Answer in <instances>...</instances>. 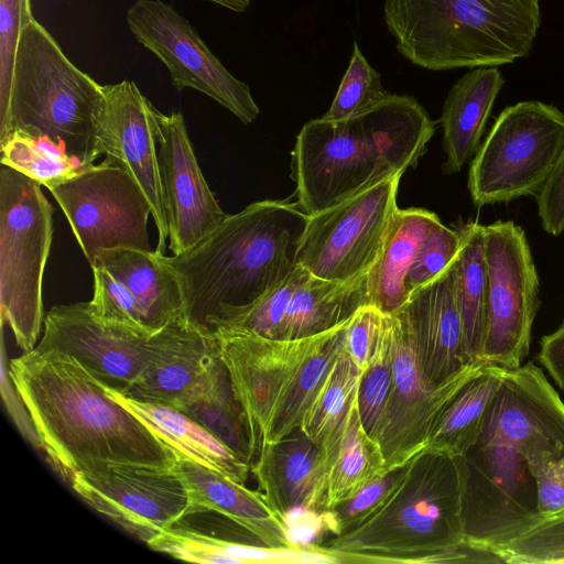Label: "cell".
I'll list each match as a JSON object with an SVG mask.
<instances>
[{"instance_id": "1", "label": "cell", "mask_w": 564, "mask_h": 564, "mask_svg": "<svg viewBox=\"0 0 564 564\" xmlns=\"http://www.w3.org/2000/svg\"><path fill=\"white\" fill-rule=\"evenodd\" d=\"M9 366L37 446L69 484L107 464L175 465L174 452L72 356L34 348Z\"/></svg>"}, {"instance_id": "2", "label": "cell", "mask_w": 564, "mask_h": 564, "mask_svg": "<svg viewBox=\"0 0 564 564\" xmlns=\"http://www.w3.org/2000/svg\"><path fill=\"white\" fill-rule=\"evenodd\" d=\"M307 220L295 203L256 202L188 250L164 256L181 285L185 322L214 335L247 312L299 265Z\"/></svg>"}, {"instance_id": "3", "label": "cell", "mask_w": 564, "mask_h": 564, "mask_svg": "<svg viewBox=\"0 0 564 564\" xmlns=\"http://www.w3.org/2000/svg\"><path fill=\"white\" fill-rule=\"evenodd\" d=\"M436 129L412 96L392 94L361 115L312 119L292 151L296 204L308 216L416 166Z\"/></svg>"}, {"instance_id": "4", "label": "cell", "mask_w": 564, "mask_h": 564, "mask_svg": "<svg viewBox=\"0 0 564 564\" xmlns=\"http://www.w3.org/2000/svg\"><path fill=\"white\" fill-rule=\"evenodd\" d=\"M465 456L424 448L383 502L321 547L343 563H469L463 544Z\"/></svg>"}, {"instance_id": "5", "label": "cell", "mask_w": 564, "mask_h": 564, "mask_svg": "<svg viewBox=\"0 0 564 564\" xmlns=\"http://www.w3.org/2000/svg\"><path fill=\"white\" fill-rule=\"evenodd\" d=\"M541 0H384L395 47L430 70L499 66L525 57L541 25Z\"/></svg>"}, {"instance_id": "6", "label": "cell", "mask_w": 564, "mask_h": 564, "mask_svg": "<svg viewBox=\"0 0 564 564\" xmlns=\"http://www.w3.org/2000/svg\"><path fill=\"white\" fill-rule=\"evenodd\" d=\"M101 87L67 58L53 35L33 18L20 37L0 139L11 131L45 138L69 156L94 164L101 154Z\"/></svg>"}, {"instance_id": "7", "label": "cell", "mask_w": 564, "mask_h": 564, "mask_svg": "<svg viewBox=\"0 0 564 564\" xmlns=\"http://www.w3.org/2000/svg\"><path fill=\"white\" fill-rule=\"evenodd\" d=\"M42 185L0 166V310L23 352L44 323L42 285L53 238V207Z\"/></svg>"}, {"instance_id": "8", "label": "cell", "mask_w": 564, "mask_h": 564, "mask_svg": "<svg viewBox=\"0 0 564 564\" xmlns=\"http://www.w3.org/2000/svg\"><path fill=\"white\" fill-rule=\"evenodd\" d=\"M564 148V113L536 100L506 107L476 151L468 191L477 208L535 196Z\"/></svg>"}, {"instance_id": "9", "label": "cell", "mask_w": 564, "mask_h": 564, "mask_svg": "<svg viewBox=\"0 0 564 564\" xmlns=\"http://www.w3.org/2000/svg\"><path fill=\"white\" fill-rule=\"evenodd\" d=\"M484 249L487 301L480 361L516 369L530 351L539 275L525 232L512 220L484 226Z\"/></svg>"}, {"instance_id": "10", "label": "cell", "mask_w": 564, "mask_h": 564, "mask_svg": "<svg viewBox=\"0 0 564 564\" xmlns=\"http://www.w3.org/2000/svg\"><path fill=\"white\" fill-rule=\"evenodd\" d=\"M401 176L387 177L310 215L297 250V264L312 275L340 282L369 272L398 209Z\"/></svg>"}, {"instance_id": "11", "label": "cell", "mask_w": 564, "mask_h": 564, "mask_svg": "<svg viewBox=\"0 0 564 564\" xmlns=\"http://www.w3.org/2000/svg\"><path fill=\"white\" fill-rule=\"evenodd\" d=\"M48 191L90 265L105 250L152 251L147 229L151 205L134 178L110 158Z\"/></svg>"}, {"instance_id": "12", "label": "cell", "mask_w": 564, "mask_h": 564, "mask_svg": "<svg viewBox=\"0 0 564 564\" xmlns=\"http://www.w3.org/2000/svg\"><path fill=\"white\" fill-rule=\"evenodd\" d=\"M126 21L134 39L164 64L177 91L189 88L203 93L245 124L257 119L260 109L250 87L224 66L171 4L135 0Z\"/></svg>"}, {"instance_id": "13", "label": "cell", "mask_w": 564, "mask_h": 564, "mask_svg": "<svg viewBox=\"0 0 564 564\" xmlns=\"http://www.w3.org/2000/svg\"><path fill=\"white\" fill-rule=\"evenodd\" d=\"M465 542L497 551L544 519L527 462L500 445H474L465 455Z\"/></svg>"}, {"instance_id": "14", "label": "cell", "mask_w": 564, "mask_h": 564, "mask_svg": "<svg viewBox=\"0 0 564 564\" xmlns=\"http://www.w3.org/2000/svg\"><path fill=\"white\" fill-rule=\"evenodd\" d=\"M392 386L377 437L386 471L399 468L426 447L430 433L449 401L484 364L470 365L431 386L420 365L413 332L403 307L389 314Z\"/></svg>"}, {"instance_id": "15", "label": "cell", "mask_w": 564, "mask_h": 564, "mask_svg": "<svg viewBox=\"0 0 564 564\" xmlns=\"http://www.w3.org/2000/svg\"><path fill=\"white\" fill-rule=\"evenodd\" d=\"M70 486L93 509L147 544L188 508L186 487L174 467L107 464L76 474Z\"/></svg>"}, {"instance_id": "16", "label": "cell", "mask_w": 564, "mask_h": 564, "mask_svg": "<svg viewBox=\"0 0 564 564\" xmlns=\"http://www.w3.org/2000/svg\"><path fill=\"white\" fill-rule=\"evenodd\" d=\"M476 444L509 447L529 467L564 456V402L534 362L503 370Z\"/></svg>"}, {"instance_id": "17", "label": "cell", "mask_w": 564, "mask_h": 564, "mask_svg": "<svg viewBox=\"0 0 564 564\" xmlns=\"http://www.w3.org/2000/svg\"><path fill=\"white\" fill-rule=\"evenodd\" d=\"M160 178L167 218L169 248L180 254L214 231L227 217L198 165L181 111L165 115L151 106Z\"/></svg>"}, {"instance_id": "18", "label": "cell", "mask_w": 564, "mask_h": 564, "mask_svg": "<svg viewBox=\"0 0 564 564\" xmlns=\"http://www.w3.org/2000/svg\"><path fill=\"white\" fill-rule=\"evenodd\" d=\"M150 337L106 323L88 302H78L55 305L45 314L35 348L72 356L108 389L124 393L144 368Z\"/></svg>"}, {"instance_id": "19", "label": "cell", "mask_w": 564, "mask_h": 564, "mask_svg": "<svg viewBox=\"0 0 564 564\" xmlns=\"http://www.w3.org/2000/svg\"><path fill=\"white\" fill-rule=\"evenodd\" d=\"M98 113L101 154L121 165L147 196L159 241L155 252L163 254L169 238L167 218L160 178L151 101L131 80L102 85Z\"/></svg>"}, {"instance_id": "20", "label": "cell", "mask_w": 564, "mask_h": 564, "mask_svg": "<svg viewBox=\"0 0 564 564\" xmlns=\"http://www.w3.org/2000/svg\"><path fill=\"white\" fill-rule=\"evenodd\" d=\"M325 333L293 340L238 330L214 335L235 394L259 445L288 380Z\"/></svg>"}, {"instance_id": "21", "label": "cell", "mask_w": 564, "mask_h": 564, "mask_svg": "<svg viewBox=\"0 0 564 564\" xmlns=\"http://www.w3.org/2000/svg\"><path fill=\"white\" fill-rule=\"evenodd\" d=\"M219 359L216 336L177 318L151 335L144 368L121 394L176 406L207 380Z\"/></svg>"}, {"instance_id": "22", "label": "cell", "mask_w": 564, "mask_h": 564, "mask_svg": "<svg viewBox=\"0 0 564 564\" xmlns=\"http://www.w3.org/2000/svg\"><path fill=\"white\" fill-rule=\"evenodd\" d=\"M329 462L330 448L297 429L280 441H262L251 471L261 492L282 516L294 510L322 514Z\"/></svg>"}, {"instance_id": "23", "label": "cell", "mask_w": 564, "mask_h": 564, "mask_svg": "<svg viewBox=\"0 0 564 564\" xmlns=\"http://www.w3.org/2000/svg\"><path fill=\"white\" fill-rule=\"evenodd\" d=\"M455 260L402 306L413 332L422 372L433 387L470 366L465 357L455 297Z\"/></svg>"}, {"instance_id": "24", "label": "cell", "mask_w": 564, "mask_h": 564, "mask_svg": "<svg viewBox=\"0 0 564 564\" xmlns=\"http://www.w3.org/2000/svg\"><path fill=\"white\" fill-rule=\"evenodd\" d=\"M187 494V512L214 511L239 525L262 545L275 549L300 546L292 540L288 518L264 495L217 471L177 458L173 466Z\"/></svg>"}, {"instance_id": "25", "label": "cell", "mask_w": 564, "mask_h": 564, "mask_svg": "<svg viewBox=\"0 0 564 564\" xmlns=\"http://www.w3.org/2000/svg\"><path fill=\"white\" fill-rule=\"evenodd\" d=\"M172 557L209 564L338 563L335 554L321 546L275 549L223 538L183 516L148 544Z\"/></svg>"}, {"instance_id": "26", "label": "cell", "mask_w": 564, "mask_h": 564, "mask_svg": "<svg viewBox=\"0 0 564 564\" xmlns=\"http://www.w3.org/2000/svg\"><path fill=\"white\" fill-rule=\"evenodd\" d=\"M100 265L122 282L134 299L144 329L152 335L183 317L178 279L164 254L130 248L100 252L90 265Z\"/></svg>"}, {"instance_id": "27", "label": "cell", "mask_w": 564, "mask_h": 564, "mask_svg": "<svg viewBox=\"0 0 564 564\" xmlns=\"http://www.w3.org/2000/svg\"><path fill=\"white\" fill-rule=\"evenodd\" d=\"M107 391L143 422L177 458L196 463L237 482L246 484L251 465L195 420L170 405L134 400L108 388Z\"/></svg>"}, {"instance_id": "28", "label": "cell", "mask_w": 564, "mask_h": 564, "mask_svg": "<svg viewBox=\"0 0 564 564\" xmlns=\"http://www.w3.org/2000/svg\"><path fill=\"white\" fill-rule=\"evenodd\" d=\"M505 84L496 66L476 67L449 89L440 122L445 174H455L475 155L494 102Z\"/></svg>"}, {"instance_id": "29", "label": "cell", "mask_w": 564, "mask_h": 564, "mask_svg": "<svg viewBox=\"0 0 564 564\" xmlns=\"http://www.w3.org/2000/svg\"><path fill=\"white\" fill-rule=\"evenodd\" d=\"M441 224L433 212L398 207L378 259L368 272L370 304L386 314L405 305L409 269L422 243Z\"/></svg>"}, {"instance_id": "30", "label": "cell", "mask_w": 564, "mask_h": 564, "mask_svg": "<svg viewBox=\"0 0 564 564\" xmlns=\"http://www.w3.org/2000/svg\"><path fill=\"white\" fill-rule=\"evenodd\" d=\"M366 304H370L368 272L345 282L308 273L292 295L279 339L307 338L330 330Z\"/></svg>"}, {"instance_id": "31", "label": "cell", "mask_w": 564, "mask_h": 564, "mask_svg": "<svg viewBox=\"0 0 564 564\" xmlns=\"http://www.w3.org/2000/svg\"><path fill=\"white\" fill-rule=\"evenodd\" d=\"M173 408L199 423L252 467L260 445L221 358L207 380Z\"/></svg>"}, {"instance_id": "32", "label": "cell", "mask_w": 564, "mask_h": 564, "mask_svg": "<svg viewBox=\"0 0 564 564\" xmlns=\"http://www.w3.org/2000/svg\"><path fill=\"white\" fill-rule=\"evenodd\" d=\"M503 370L485 362L477 368L436 420L426 449L464 456L478 442Z\"/></svg>"}, {"instance_id": "33", "label": "cell", "mask_w": 564, "mask_h": 564, "mask_svg": "<svg viewBox=\"0 0 564 564\" xmlns=\"http://www.w3.org/2000/svg\"><path fill=\"white\" fill-rule=\"evenodd\" d=\"M384 473L382 451L379 443L366 432L356 399L330 448L323 513L352 498Z\"/></svg>"}, {"instance_id": "34", "label": "cell", "mask_w": 564, "mask_h": 564, "mask_svg": "<svg viewBox=\"0 0 564 564\" xmlns=\"http://www.w3.org/2000/svg\"><path fill=\"white\" fill-rule=\"evenodd\" d=\"M462 243L455 260V297L459 311L468 365L481 362L487 301L484 226L467 221L458 228Z\"/></svg>"}, {"instance_id": "35", "label": "cell", "mask_w": 564, "mask_h": 564, "mask_svg": "<svg viewBox=\"0 0 564 564\" xmlns=\"http://www.w3.org/2000/svg\"><path fill=\"white\" fill-rule=\"evenodd\" d=\"M348 321L327 330L296 367L279 397L262 441L276 442L300 429L307 408L344 345Z\"/></svg>"}, {"instance_id": "36", "label": "cell", "mask_w": 564, "mask_h": 564, "mask_svg": "<svg viewBox=\"0 0 564 564\" xmlns=\"http://www.w3.org/2000/svg\"><path fill=\"white\" fill-rule=\"evenodd\" d=\"M362 372L343 345L301 422L300 430L306 436L319 444L338 436L357 399Z\"/></svg>"}, {"instance_id": "37", "label": "cell", "mask_w": 564, "mask_h": 564, "mask_svg": "<svg viewBox=\"0 0 564 564\" xmlns=\"http://www.w3.org/2000/svg\"><path fill=\"white\" fill-rule=\"evenodd\" d=\"M1 164L12 167L47 189L88 166L45 138L11 131L0 139ZM95 164V163H94Z\"/></svg>"}, {"instance_id": "38", "label": "cell", "mask_w": 564, "mask_h": 564, "mask_svg": "<svg viewBox=\"0 0 564 564\" xmlns=\"http://www.w3.org/2000/svg\"><path fill=\"white\" fill-rule=\"evenodd\" d=\"M391 95L383 87L380 74L368 63L355 42L346 73L329 109L322 118L348 119L369 111Z\"/></svg>"}, {"instance_id": "39", "label": "cell", "mask_w": 564, "mask_h": 564, "mask_svg": "<svg viewBox=\"0 0 564 564\" xmlns=\"http://www.w3.org/2000/svg\"><path fill=\"white\" fill-rule=\"evenodd\" d=\"M392 386L391 329L388 322L384 334L364 370L358 392L357 405L366 432L377 441Z\"/></svg>"}, {"instance_id": "40", "label": "cell", "mask_w": 564, "mask_h": 564, "mask_svg": "<svg viewBox=\"0 0 564 564\" xmlns=\"http://www.w3.org/2000/svg\"><path fill=\"white\" fill-rule=\"evenodd\" d=\"M308 273L306 269L297 265L290 275L267 292L247 312L231 323L218 328L215 334L238 330L252 333L270 339H279L281 325L292 295Z\"/></svg>"}, {"instance_id": "41", "label": "cell", "mask_w": 564, "mask_h": 564, "mask_svg": "<svg viewBox=\"0 0 564 564\" xmlns=\"http://www.w3.org/2000/svg\"><path fill=\"white\" fill-rule=\"evenodd\" d=\"M496 552L508 564H564V516L541 521Z\"/></svg>"}, {"instance_id": "42", "label": "cell", "mask_w": 564, "mask_h": 564, "mask_svg": "<svg viewBox=\"0 0 564 564\" xmlns=\"http://www.w3.org/2000/svg\"><path fill=\"white\" fill-rule=\"evenodd\" d=\"M91 269L94 295L88 302L91 313L106 323L150 335L144 329L139 307L127 286L102 267L95 264Z\"/></svg>"}, {"instance_id": "43", "label": "cell", "mask_w": 564, "mask_h": 564, "mask_svg": "<svg viewBox=\"0 0 564 564\" xmlns=\"http://www.w3.org/2000/svg\"><path fill=\"white\" fill-rule=\"evenodd\" d=\"M33 18L31 0H0V123L10 107L20 37Z\"/></svg>"}, {"instance_id": "44", "label": "cell", "mask_w": 564, "mask_h": 564, "mask_svg": "<svg viewBox=\"0 0 564 564\" xmlns=\"http://www.w3.org/2000/svg\"><path fill=\"white\" fill-rule=\"evenodd\" d=\"M460 243L459 230L443 224L425 239L404 281L408 300L451 265L459 252Z\"/></svg>"}, {"instance_id": "45", "label": "cell", "mask_w": 564, "mask_h": 564, "mask_svg": "<svg viewBox=\"0 0 564 564\" xmlns=\"http://www.w3.org/2000/svg\"><path fill=\"white\" fill-rule=\"evenodd\" d=\"M404 465L386 471L356 496L323 513L333 534L344 533L369 517L397 486Z\"/></svg>"}, {"instance_id": "46", "label": "cell", "mask_w": 564, "mask_h": 564, "mask_svg": "<svg viewBox=\"0 0 564 564\" xmlns=\"http://www.w3.org/2000/svg\"><path fill=\"white\" fill-rule=\"evenodd\" d=\"M388 314L372 304L361 306L348 321L344 348L354 364L366 370L384 334Z\"/></svg>"}, {"instance_id": "47", "label": "cell", "mask_w": 564, "mask_h": 564, "mask_svg": "<svg viewBox=\"0 0 564 564\" xmlns=\"http://www.w3.org/2000/svg\"><path fill=\"white\" fill-rule=\"evenodd\" d=\"M529 469L535 481L541 517L545 520L564 516V456Z\"/></svg>"}, {"instance_id": "48", "label": "cell", "mask_w": 564, "mask_h": 564, "mask_svg": "<svg viewBox=\"0 0 564 564\" xmlns=\"http://www.w3.org/2000/svg\"><path fill=\"white\" fill-rule=\"evenodd\" d=\"M535 200L543 230L560 236L564 231V148Z\"/></svg>"}, {"instance_id": "49", "label": "cell", "mask_w": 564, "mask_h": 564, "mask_svg": "<svg viewBox=\"0 0 564 564\" xmlns=\"http://www.w3.org/2000/svg\"><path fill=\"white\" fill-rule=\"evenodd\" d=\"M536 358L556 386L564 391V319L554 332L541 338Z\"/></svg>"}, {"instance_id": "50", "label": "cell", "mask_w": 564, "mask_h": 564, "mask_svg": "<svg viewBox=\"0 0 564 564\" xmlns=\"http://www.w3.org/2000/svg\"><path fill=\"white\" fill-rule=\"evenodd\" d=\"M217 3L235 12H245L250 6V0H207Z\"/></svg>"}]
</instances>
